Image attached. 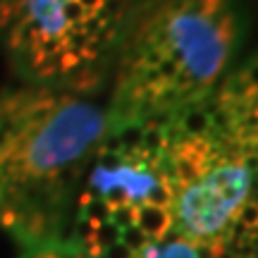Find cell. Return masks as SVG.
<instances>
[{
	"instance_id": "cell-3",
	"label": "cell",
	"mask_w": 258,
	"mask_h": 258,
	"mask_svg": "<svg viewBox=\"0 0 258 258\" xmlns=\"http://www.w3.org/2000/svg\"><path fill=\"white\" fill-rule=\"evenodd\" d=\"M170 117L108 124L84 175L70 239L96 258H124L175 230L167 184Z\"/></svg>"
},
{
	"instance_id": "cell-4",
	"label": "cell",
	"mask_w": 258,
	"mask_h": 258,
	"mask_svg": "<svg viewBox=\"0 0 258 258\" xmlns=\"http://www.w3.org/2000/svg\"><path fill=\"white\" fill-rule=\"evenodd\" d=\"M137 0H8L0 41L24 84L84 93L110 70Z\"/></svg>"
},
{
	"instance_id": "cell-8",
	"label": "cell",
	"mask_w": 258,
	"mask_h": 258,
	"mask_svg": "<svg viewBox=\"0 0 258 258\" xmlns=\"http://www.w3.org/2000/svg\"><path fill=\"white\" fill-rule=\"evenodd\" d=\"M225 258H258V191L234 225L225 246Z\"/></svg>"
},
{
	"instance_id": "cell-9",
	"label": "cell",
	"mask_w": 258,
	"mask_h": 258,
	"mask_svg": "<svg viewBox=\"0 0 258 258\" xmlns=\"http://www.w3.org/2000/svg\"><path fill=\"white\" fill-rule=\"evenodd\" d=\"M22 258H96L82 246H77L72 239L70 241H55V244H43V246H34L27 249Z\"/></svg>"
},
{
	"instance_id": "cell-6",
	"label": "cell",
	"mask_w": 258,
	"mask_h": 258,
	"mask_svg": "<svg viewBox=\"0 0 258 258\" xmlns=\"http://www.w3.org/2000/svg\"><path fill=\"white\" fill-rule=\"evenodd\" d=\"M215 134L251 167L258 179V53L232 70L201 103Z\"/></svg>"
},
{
	"instance_id": "cell-1",
	"label": "cell",
	"mask_w": 258,
	"mask_h": 258,
	"mask_svg": "<svg viewBox=\"0 0 258 258\" xmlns=\"http://www.w3.org/2000/svg\"><path fill=\"white\" fill-rule=\"evenodd\" d=\"M108 124L105 108L84 93L24 84L0 96V227L24 249L70 241Z\"/></svg>"
},
{
	"instance_id": "cell-10",
	"label": "cell",
	"mask_w": 258,
	"mask_h": 258,
	"mask_svg": "<svg viewBox=\"0 0 258 258\" xmlns=\"http://www.w3.org/2000/svg\"><path fill=\"white\" fill-rule=\"evenodd\" d=\"M5 3H8V0H0V12H3V8H5Z\"/></svg>"
},
{
	"instance_id": "cell-2",
	"label": "cell",
	"mask_w": 258,
	"mask_h": 258,
	"mask_svg": "<svg viewBox=\"0 0 258 258\" xmlns=\"http://www.w3.org/2000/svg\"><path fill=\"white\" fill-rule=\"evenodd\" d=\"M239 38L237 0H137L110 62V124L201 105L232 70Z\"/></svg>"
},
{
	"instance_id": "cell-7",
	"label": "cell",
	"mask_w": 258,
	"mask_h": 258,
	"mask_svg": "<svg viewBox=\"0 0 258 258\" xmlns=\"http://www.w3.org/2000/svg\"><path fill=\"white\" fill-rule=\"evenodd\" d=\"M124 258H225V253L199 246L177 230H170L156 239H151L144 246L134 249Z\"/></svg>"
},
{
	"instance_id": "cell-5",
	"label": "cell",
	"mask_w": 258,
	"mask_h": 258,
	"mask_svg": "<svg viewBox=\"0 0 258 258\" xmlns=\"http://www.w3.org/2000/svg\"><path fill=\"white\" fill-rule=\"evenodd\" d=\"M167 184L175 230L222 253L258 191L256 175L215 134L201 105L170 117Z\"/></svg>"
}]
</instances>
